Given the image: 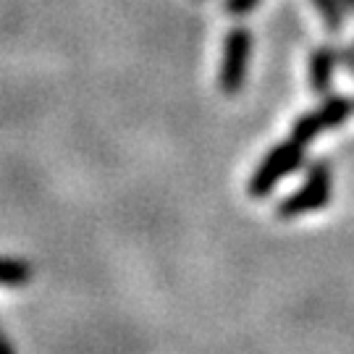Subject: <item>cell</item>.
<instances>
[{
    "instance_id": "cell-5",
    "label": "cell",
    "mask_w": 354,
    "mask_h": 354,
    "mask_svg": "<svg viewBox=\"0 0 354 354\" xmlns=\"http://www.w3.org/2000/svg\"><path fill=\"white\" fill-rule=\"evenodd\" d=\"M336 61H339V50L333 45H320L313 53V58H310V87H313V92H317V95L328 92Z\"/></svg>"
},
{
    "instance_id": "cell-3",
    "label": "cell",
    "mask_w": 354,
    "mask_h": 354,
    "mask_svg": "<svg viewBox=\"0 0 354 354\" xmlns=\"http://www.w3.org/2000/svg\"><path fill=\"white\" fill-rule=\"evenodd\" d=\"M250 53H252V35L247 26H234L223 42V61L218 84L226 95H236L244 87L247 68H250Z\"/></svg>"
},
{
    "instance_id": "cell-4",
    "label": "cell",
    "mask_w": 354,
    "mask_h": 354,
    "mask_svg": "<svg viewBox=\"0 0 354 354\" xmlns=\"http://www.w3.org/2000/svg\"><path fill=\"white\" fill-rule=\"evenodd\" d=\"M354 111V100H349L346 95H333L323 102L320 108L310 111V113L299 115L291 127V140L302 142V145H310L317 134L328 131V129L342 127L344 121L352 115Z\"/></svg>"
},
{
    "instance_id": "cell-10",
    "label": "cell",
    "mask_w": 354,
    "mask_h": 354,
    "mask_svg": "<svg viewBox=\"0 0 354 354\" xmlns=\"http://www.w3.org/2000/svg\"><path fill=\"white\" fill-rule=\"evenodd\" d=\"M0 354H16V346H13V342L0 330Z\"/></svg>"
},
{
    "instance_id": "cell-1",
    "label": "cell",
    "mask_w": 354,
    "mask_h": 354,
    "mask_svg": "<svg viewBox=\"0 0 354 354\" xmlns=\"http://www.w3.org/2000/svg\"><path fill=\"white\" fill-rule=\"evenodd\" d=\"M307 160V145L297 140H286L276 145L273 150L263 158V163L254 168V174L250 176V184H247V192L254 200H263L270 192L281 184V178L291 176L294 171H299Z\"/></svg>"
},
{
    "instance_id": "cell-7",
    "label": "cell",
    "mask_w": 354,
    "mask_h": 354,
    "mask_svg": "<svg viewBox=\"0 0 354 354\" xmlns=\"http://www.w3.org/2000/svg\"><path fill=\"white\" fill-rule=\"evenodd\" d=\"M317 6V11L323 16V21L330 32H342L344 24H346V3L344 0H313Z\"/></svg>"
},
{
    "instance_id": "cell-8",
    "label": "cell",
    "mask_w": 354,
    "mask_h": 354,
    "mask_svg": "<svg viewBox=\"0 0 354 354\" xmlns=\"http://www.w3.org/2000/svg\"><path fill=\"white\" fill-rule=\"evenodd\" d=\"M257 3H260V0H226L223 8H226L231 16H244V13L252 11Z\"/></svg>"
},
{
    "instance_id": "cell-9",
    "label": "cell",
    "mask_w": 354,
    "mask_h": 354,
    "mask_svg": "<svg viewBox=\"0 0 354 354\" xmlns=\"http://www.w3.org/2000/svg\"><path fill=\"white\" fill-rule=\"evenodd\" d=\"M339 58H342V64L349 68V74L354 76V48L352 45H344L342 50H339Z\"/></svg>"
},
{
    "instance_id": "cell-11",
    "label": "cell",
    "mask_w": 354,
    "mask_h": 354,
    "mask_svg": "<svg viewBox=\"0 0 354 354\" xmlns=\"http://www.w3.org/2000/svg\"><path fill=\"white\" fill-rule=\"evenodd\" d=\"M344 3H346V6H349V8L354 11V0H344Z\"/></svg>"
},
{
    "instance_id": "cell-6",
    "label": "cell",
    "mask_w": 354,
    "mask_h": 354,
    "mask_svg": "<svg viewBox=\"0 0 354 354\" xmlns=\"http://www.w3.org/2000/svg\"><path fill=\"white\" fill-rule=\"evenodd\" d=\"M35 279V268L19 257H0V286H24Z\"/></svg>"
},
{
    "instance_id": "cell-2",
    "label": "cell",
    "mask_w": 354,
    "mask_h": 354,
    "mask_svg": "<svg viewBox=\"0 0 354 354\" xmlns=\"http://www.w3.org/2000/svg\"><path fill=\"white\" fill-rule=\"evenodd\" d=\"M333 189V174L326 160H315L307 165V178L297 192H291L286 200L276 205V218L291 221V218H302L307 213L323 210L330 200Z\"/></svg>"
}]
</instances>
